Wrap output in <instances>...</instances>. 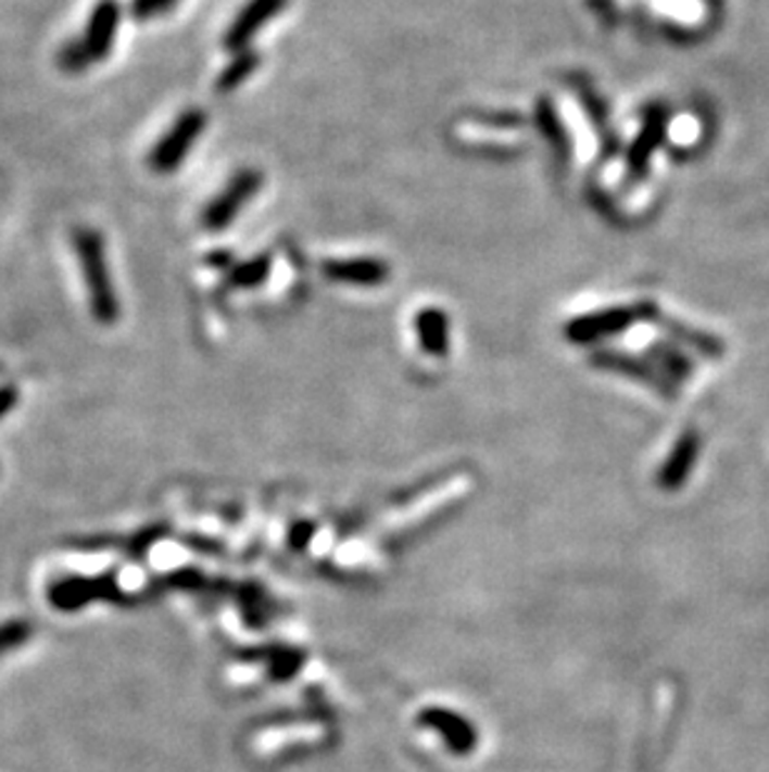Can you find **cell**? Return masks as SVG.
Returning <instances> with one entry per match:
<instances>
[{"label": "cell", "instance_id": "6da1fadb", "mask_svg": "<svg viewBox=\"0 0 769 772\" xmlns=\"http://www.w3.org/2000/svg\"><path fill=\"white\" fill-rule=\"evenodd\" d=\"M73 245L80 263L83 283L88 290L90 313L100 326H115L121 318V303L105 257L103 236L93 228H78L73 232Z\"/></svg>", "mask_w": 769, "mask_h": 772}, {"label": "cell", "instance_id": "7a4b0ae2", "mask_svg": "<svg viewBox=\"0 0 769 772\" xmlns=\"http://www.w3.org/2000/svg\"><path fill=\"white\" fill-rule=\"evenodd\" d=\"M207 126L205 113L200 107H190V111H182L168 132H163V138L157 140L153 151L148 155L150 168L155 173H173L178 170L182 161H186L188 153L196 148L198 138L203 136V130Z\"/></svg>", "mask_w": 769, "mask_h": 772}, {"label": "cell", "instance_id": "3957f363", "mask_svg": "<svg viewBox=\"0 0 769 772\" xmlns=\"http://www.w3.org/2000/svg\"><path fill=\"white\" fill-rule=\"evenodd\" d=\"M263 186V173L261 170H240L232 176V180L225 186L220 193H217L211 203L205 205L203 211V223L205 230H223L228 228L232 220L238 218V213L245 207L253 198L257 195V190Z\"/></svg>", "mask_w": 769, "mask_h": 772}, {"label": "cell", "instance_id": "277c9868", "mask_svg": "<svg viewBox=\"0 0 769 772\" xmlns=\"http://www.w3.org/2000/svg\"><path fill=\"white\" fill-rule=\"evenodd\" d=\"M118 597L121 587L113 572L98 578H63L48 587V603L63 612L80 610L96 600H118Z\"/></svg>", "mask_w": 769, "mask_h": 772}, {"label": "cell", "instance_id": "5b68a950", "mask_svg": "<svg viewBox=\"0 0 769 772\" xmlns=\"http://www.w3.org/2000/svg\"><path fill=\"white\" fill-rule=\"evenodd\" d=\"M288 5V0H248L242 5V11L236 15L232 26L225 30L223 48L230 53L248 51L253 38L265 28L275 15H278L282 8Z\"/></svg>", "mask_w": 769, "mask_h": 772}, {"label": "cell", "instance_id": "8992f818", "mask_svg": "<svg viewBox=\"0 0 769 772\" xmlns=\"http://www.w3.org/2000/svg\"><path fill=\"white\" fill-rule=\"evenodd\" d=\"M121 15L123 11L118 0H98L93 11H90L86 30H83L80 38L83 43H86V51L93 63L105 61V58L113 53L115 36H118L121 28Z\"/></svg>", "mask_w": 769, "mask_h": 772}, {"label": "cell", "instance_id": "52a82bcc", "mask_svg": "<svg viewBox=\"0 0 769 772\" xmlns=\"http://www.w3.org/2000/svg\"><path fill=\"white\" fill-rule=\"evenodd\" d=\"M634 318H638V311L632 308H605L590 315H580V318L565 328V336L572 343H595V340L620 333Z\"/></svg>", "mask_w": 769, "mask_h": 772}, {"label": "cell", "instance_id": "ba28073f", "mask_svg": "<svg viewBox=\"0 0 769 772\" xmlns=\"http://www.w3.org/2000/svg\"><path fill=\"white\" fill-rule=\"evenodd\" d=\"M388 265L375 261V257H357V261H330L325 265V276L336 283L348 286H382L388 280Z\"/></svg>", "mask_w": 769, "mask_h": 772}, {"label": "cell", "instance_id": "9c48e42d", "mask_svg": "<svg viewBox=\"0 0 769 772\" xmlns=\"http://www.w3.org/2000/svg\"><path fill=\"white\" fill-rule=\"evenodd\" d=\"M417 338H420L423 351L430 355H445L450 351V320L438 308H423L415 320Z\"/></svg>", "mask_w": 769, "mask_h": 772}, {"label": "cell", "instance_id": "30bf717a", "mask_svg": "<svg viewBox=\"0 0 769 772\" xmlns=\"http://www.w3.org/2000/svg\"><path fill=\"white\" fill-rule=\"evenodd\" d=\"M257 65H261V55H257L255 51H250V48L248 51L236 53V58H232V61L220 71V76H217L215 88L220 90V93H230V90L240 88L242 83L253 76V73L257 71Z\"/></svg>", "mask_w": 769, "mask_h": 772}, {"label": "cell", "instance_id": "8fae6325", "mask_svg": "<svg viewBox=\"0 0 769 772\" xmlns=\"http://www.w3.org/2000/svg\"><path fill=\"white\" fill-rule=\"evenodd\" d=\"M659 138H663V118H650L647 126L642 128L638 143L632 145L630 151V165L634 170H642L650 161V155L655 153V148L659 145Z\"/></svg>", "mask_w": 769, "mask_h": 772}, {"label": "cell", "instance_id": "7c38bea8", "mask_svg": "<svg viewBox=\"0 0 769 772\" xmlns=\"http://www.w3.org/2000/svg\"><path fill=\"white\" fill-rule=\"evenodd\" d=\"M267 273H270V257L257 255V257H253V261L236 265L228 276V283L232 288H255L267 278Z\"/></svg>", "mask_w": 769, "mask_h": 772}, {"label": "cell", "instance_id": "4fadbf2b", "mask_svg": "<svg viewBox=\"0 0 769 772\" xmlns=\"http://www.w3.org/2000/svg\"><path fill=\"white\" fill-rule=\"evenodd\" d=\"M30 635H33V625L28 620L13 618V620L0 622V658H3V655H8V653L18 650V647H23L30 641Z\"/></svg>", "mask_w": 769, "mask_h": 772}, {"label": "cell", "instance_id": "5bb4252c", "mask_svg": "<svg viewBox=\"0 0 769 772\" xmlns=\"http://www.w3.org/2000/svg\"><path fill=\"white\" fill-rule=\"evenodd\" d=\"M58 65H61V71L65 73H83L88 65H93L83 38H73L61 48V53H58Z\"/></svg>", "mask_w": 769, "mask_h": 772}, {"label": "cell", "instance_id": "9a60e30c", "mask_svg": "<svg viewBox=\"0 0 769 772\" xmlns=\"http://www.w3.org/2000/svg\"><path fill=\"white\" fill-rule=\"evenodd\" d=\"M178 0H133V18L153 21L155 15L168 13Z\"/></svg>", "mask_w": 769, "mask_h": 772}, {"label": "cell", "instance_id": "2e32d148", "mask_svg": "<svg viewBox=\"0 0 769 772\" xmlns=\"http://www.w3.org/2000/svg\"><path fill=\"white\" fill-rule=\"evenodd\" d=\"M18 401H21L18 388H15L13 383L0 385V420H3L8 413L15 410V405H18Z\"/></svg>", "mask_w": 769, "mask_h": 772}]
</instances>
